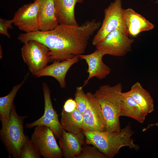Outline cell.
Masks as SVG:
<instances>
[{
	"instance_id": "obj_1",
	"label": "cell",
	"mask_w": 158,
	"mask_h": 158,
	"mask_svg": "<svg viewBox=\"0 0 158 158\" xmlns=\"http://www.w3.org/2000/svg\"><path fill=\"white\" fill-rule=\"evenodd\" d=\"M94 29L86 21L80 25L59 24L53 29L20 34L18 37L25 44L31 40L39 42L49 50L51 60L63 61L83 54Z\"/></svg>"
},
{
	"instance_id": "obj_2",
	"label": "cell",
	"mask_w": 158,
	"mask_h": 158,
	"mask_svg": "<svg viewBox=\"0 0 158 158\" xmlns=\"http://www.w3.org/2000/svg\"><path fill=\"white\" fill-rule=\"evenodd\" d=\"M82 132L85 137V144L96 147L108 158H113L123 147H128L136 150L139 148L131 138L134 132L130 123L119 131Z\"/></svg>"
},
{
	"instance_id": "obj_3",
	"label": "cell",
	"mask_w": 158,
	"mask_h": 158,
	"mask_svg": "<svg viewBox=\"0 0 158 158\" xmlns=\"http://www.w3.org/2000/svg\"><path fill=\"white\" fill-rule=\"evenodd\" d=\"M122 90L121 83L113 86L104 85L100 86L93 94L100 105L106 122V131L114 132L121 130L119 117Z\"/></svg>"
},
{
	"instance_id": "obj_4",
	"label": "cell",
	"mask_w": 158,
	"mask_h": 158,
	"mask_svg": "<svg viewBox=\"0 0 158 158\" xmlns=\"http://www.w3.org/2000/svg\"><path fill=\"white\" fill-rule=\"evenodd\" d=\"M27 116H20L17 113L14 105L10 114L9 120L2 125L0 137L8 154L14 158H20L22 147L26 135L24 133V121Z\"/></svg>"
},
{
	"instance_id": "obj_5",
	"label": "cell",
	"mask_w": 158,
	"mask_h": 158,
	"mask_svg": "<svg viewBox=\"0 0 158 158\" xmlns=\"http://www.w3.org/2000/svg\"><path fill=\"white\" fill-rule=\"evenodd\" d=\"M21 53L24 61L34 76L44 69L51 60L49 49L35 40L24 44L21 48Z\"/></svg>"
},
{
	"instance_id": "obj_6",
	"label": "cell",
	"mask_w": 158,
	"mask_h": 158,
	"mask_svg": "<svg viewBox=\"0 0 158 158\" xmlns=\"http://www.w3.org/2000/svg\"><path fill=\"white\" fill-rule=\"evenodd\" d=\"M123 9L122 0H115L104 9L102 24L92 40L93 45L95 46L102 41L115 30L120 29L127 33L123 18Z\"/></svg>"
},
{
	"instance_id": "obj_7",
	"label": "cell",
	"mask_w": 158,
	"mask_h": 158,
	"mask_svg": "<svg viewBox=\"0 0 158 158\" xmlns=\"http://www.w3.org/2000/svg\"><path fill=\"white\" fill-rule=\"evenodd\" d=\"M129 36L124 30H115L95 46L96 49L102 51L105 55L123 56L131 51V46L134 41Z\"/></svg>"
},
{
	"instance_id": "obj_8",
	"label": "cell",
	"mask_w": 158,
	"mask_h": 158,
	"mask_svg": "<svg viewBox=\"0 0 158 158\" xmlns=\"http://www.w3.org/2000/svg\"><path fill=\"white\" fill-rule=\"evenodd\" d=\"M30 139L43 157L61 158L63 157L54 135L48 127L44 125L35 126Z\"/></svg>"
},
{
	"instance_id": "obj_9",
	"label": "cell",
	"mask_w": 158,
	"mask_h": 158,
	"mask_svg": "<svg viewBox=\"0 0 158 158\" xmlns=\"http://www.w3.org/2000/svg\"><path fill=\"white\" fill-rule=\"evenodd\" d=\"M44 102V113L40 118L31 123H27L25 127L31 129L38 126L44 125L49 128L56 139H59L63 128L58 118V115L53 108L51 98V91L45 83L42 84Z\"/></svg>"
},
{
	"instance_id": "obj_10",
	"label": "cell",
	"mask_w": 158,
	"mask_h": 158,
	"mask_svg": "<svg viewBox=\"0 0 158 158\" xmlns=\"http://www.w3.org/2000/svg\"><path fill=\"white\" fill-rule=\"evenodd\" d=\"M87 101L83 113L82 130L88 132L106 131V123L100 105L94 94L86 93Z\"/></svg>"
},
{
	"instance_id": "obj_11",
	"label": "cell",
	"mask_w": 158,
	"mask_h": 158,
	"mask_svg": "<svg viewBox=\"0 0 158 158\" xmlns=\"http://www.w3.org/2000/svg\"><path fill=\"white\" fill-rule=\"evenodd\" d=\"M39 8L36 0L23 5L14 14L12 19L14 25L26 33L39 30Z\"/></svg>"
},
{
	"instance_id": "obj_12",
	"label": "cell",
	"mask_w": 158,
	"mask_h": 158,
	"mask_svg": "<svg viewBox=\"0 0 158 158\" xmlns=\"http://www.w3.org/2000/svg\"><path fill=\"white\" fill-rule=\"evenodd\" d=\"M105 55L102 51L96 49L92 53L87 55H78L79 59L85 61L88 66L87 72L88 76L84 81L83 87L86 85L92 78L95 77L99 79L106 78L110 73V68L103 61Z\"/></svg>"
},
{
	"instance_id": "obj_13",
	"label": "cell",
	"mask_w": 158,
	"mask_h": 158,
	"mask_svg": "<svg viewBox=\"0 0 158 158\" xmlns=\"http://www.w3.org/2000/svg\"><path fill=\"white\" fill-rule=\"evenodd\" d=\"M60 147L65 158H75L81 152L86 143L85 137L83 132L75 134L63 129L59 139Z\"/></svg>"
},
{
	"instance_id": "obj_14",
	"label": "cell",
	"mask_w": 158,
	"mask_h": 158,
	"mask_svg": "<svg viewBox=\"0 0 158 158\" xmlns=\"http://www.w3.org/2000/svg\"><path fill=\"white\" fill-rule=\"evenodd\" d=\"M123 16L126 31L133 37L140 32L153 29L154 25L130 8L123 9Z\"/></svg>"
},
{
	"instance_id": "obj_15",
	"label": "cell",
	"mask_w": 158,
	"mask_h": 158,
	"mask_svg": "<svg viewBox=\"0 0 158 158\" xmlns=\"http://www.w3.org/2000/svg\"><path fill=\"white\" fill-rule=\"evenodd\" d=\"M79 59L78 56H75L71 59L61 61H54L51 65H47L35 77H53L58 82L61 87L64 88L66 86L65 77L67 72L72 66L78 61Z\"/></svg>"
},
{
	"instance_id": "obj_16",
	"label": "cell",
	"mask_w": 158,
	"mask_h": 158,
	"mask_svg": "<svg viewBox=\"0 0 158 158\" xmlns=\"http://www.w3.org/2000/svg\"><path fill=\"white\" fill-rule=\"evenodd\" d=\"M39 5V30L53 29L59 24L56 18L53 0H36Z\"/></svg>"
},
{
	"instance_id": "obj_17",
	"label": "cell",
	"mask_w": 158,
	"mask_h": 158,
	"mask_svg": "<svg viewBox=\"0 0 158 158\" xmlns=\"http://www.w3.org/2000/svg\"><path fill=\"white\" fill-rule=\"evenodd\" d=\"M84 0H53L56 14L59 24L78 25L75 18V7Z\"/></svg>"
},
{
	"instance_id": "obj_18",
	"label": "cell",
	"mask_w": 158,
	"mask_h": 158,
	"mask_svg": "<svg viewBox=\"0 0 158 158\" xmlns=\"http://www.w3.org/2000/svg\"><path fill=\"white\" fill-rule=\"evenodd\" d=\"M120 116L132 118L140 123L144 121L147 114L137 102L126 92L121 93Z\"/></svg>"
},
{
	"instance_id": "obj_19",
	"label": "cell",
	"mask_w": 158,
	"mask_h": 158,
	"mask_svg": "<svg viewBox=\"0 0 158 158\" xmlns=\"http://www.w3.org/2000/svg\"><path fill=\"white\" fill-rule=\"evenodd\" d=\"M126 92L147 114L154 111V103L152 98L149 92L142 87L139 82L134 84L130 90Z\"/></svg>"
},
{
	"instance_id": "obj_20",
	"label": "cell",
	"mask_w": 158,
	"mask_h": 158,
	"mask_svg": "<svg viewBox=\"0 0 158 158\" xmlns=\"http://www.w3.org/2000/svg\"><path fill=\"white\" fill-rule=\"evenodd\" d=\"M83 121V113L76 108L71 112L62 109L60 123L66 131L75 134L82 132Z\"/></svg>"
},
{
	"instance_id": "obj_21",
	"label": "cell",
	"mask_w": 158,
	"mask_h": 158,
	"mask_svg": "<svg viewBox=\"0 0 158 158\" xmlns=\"http://www.w3.org/2000/svg\"><path fill=\"white\" fill-rule=\"evenodd\" d=\"M26 79L25 78L21 83L14 86L8 95L0 97V119L2 125L6 124L8 121L11 110L14 105L13 102L15 97Z\"/></svg>"
},
{
	"instance_id": "obj_22",
	"label": "cell",
	"mask_w": 158,
	"mask_h": 158,
	"mask_svg": "<svg viewBox=\"0 0 158 158\" xmlns=\"http://www.w3.org/2000/svg\"><path fill=\"white\" fill-rule=\"evenodd\" d=\"M41 156L31 139L26 135L21 149L20 158H40Z\"/></svg>"
},
{
	"instance_id": "obj_23",
	"label": "cell",
	"mask_w": 158,
	"mask_h": 158,
	"mask_svg": "<svg viewBox=\"0 0 158 158\" xmlns=\"http://www.w3.org/2000/svg\"><path fill=\"white\" fill-rule=\"evenodd\" d=\"M75 158H108L96 147L85 144L82 147L81 153Z\"/></svg>"
},
{
	"instance_id": "obj_24",
	"label": "cell",
	"mask_w": 158,
	"mask_h": 158,
	"mask_svg": "<svg viewBox=\"0 0 158 158\" xmlns=\"http://www.w3.org/2000/svg\"><path fill=\"white\" fill-rule=\"evenodd\" d=\"M83 86L77 87L75 94L74 100L76 103V108L83 113L86 106L87 96L85 93Z\"/></svg>"
},
{
	"instance_id": "obj_25",
	"label": "cell",
	"mask_w": 158,
	"mask_h": 158,
	"mask_svg": "<svg viewBox=\"0 0 158 158\" xmlns=\"http://www.w3.org/2000/svg\"><path fill=\"white\" fill-rule=\"evenodd\" d=\"M13 23L12 19L7 20L0 18V33L10 38L11 36L8 30L9 29H13L12 24Z\"/></svg>"
},
{
	"instance_id": "obj_26",
	"label": "cell",
	"mask_w": 158,
	"mask_h": 158,
	"mask_svg": "<svg viewBox=\"0 0 158 158\" xmlns=\"http://www.w3.org/2000/svg\"><path fill=\"white\" fill-rule=\"evenodd\" d=\"M75 108L76 103L74 100L69 99L65 102L62 109L67 112H71Z\"/></svg>"
},
{
	"instance_id": "obj_27",
	"label": "cell",
	"mask_w": 158,
	"mask_h": 158,
	"mask_svg": "<svg viewBox=\"0 0 158 158\" xmlns=\"http://www.w3.org/2000/svg\"><path fill=\"white\" fill-rule=\"evenodd\" d=\"M154 125L158 126V122L157 123L155 124L149 125L147 127H146V128H144V130H146L147 129H149L151 127H152V126Z\"/></svg>"
},
{
	"instance_id": "obj_28",
	"label": "cell",
	"mask_w": 158,
	"mask_h": 158,
	"mask_svg": "<svg viewBox=\"0 0 158 158\" xmlns=\"http://www.w3.org/2000/svg\"><path fill=\"white\" fill-rule=\"evenodd\" d=\"M2 57V50L1 46H0V59H1Z\"/></svg>"
}]
</instances>
